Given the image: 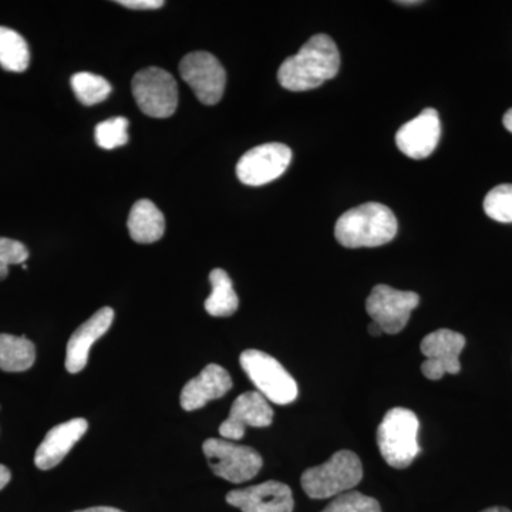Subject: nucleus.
I'll use <instances>...</instances> for the list:
<instances>
[{
    "label": "nucleus",
    "mask_w": 512,
    "mask_h": 512,
    "mask_svg": "<svg viewBox=\"0 0 512 512\" xmlns=\"http://www.w3.org/2000/svg\"><path fill=\"white\" fill-rule=\"evenodd\" d=\"M340 69L338 46L328 35H315L278 70V82L291 92H308L336 77Z\"/></svg>",
    "instance_id": "obj_1"
},
{
    "label": "nucleus",
    "mask_w": 512,
    "mask_h": 512,
    "mask_svg": "<svg viewBox=\"0 0 512 512\" xmlns=\"http://www.w3.org/2000/svg\"><path fill=\"white\" fill-rule=\"evenodd\" d=\"M397 228L396 215L390 208L379 202H366L339 218L335 237L345 248H376L392 242Z\"/></svg>",
    "instance_id": "obj_2"
},
{
    "label": "nucleus",
    "mask_w": 512,
    "mask_h": 512,
    "mask_svg": "<svg viewBox=\"0 0 512 512\" xmlns=\"http://www.w3.org/2000/svg\"><path fill=\"white\" fill-rule=\"evenodd\" d=\"M420 421L416 413L396 407L386 413L377 429V446L389 466L407 468L419 456Z\"/></svg>",
    "instance_id": "obj_3"
},
{
    "label": "nucleus",
    "mask_w": 512,
    "mask_h": 512,
    "mask_svg": "<svg viewBox=\"0 0 512 512\" xmlns=\"http://www.w3.org/2000/svg\"><path fill=\"white\" fill-rule=\"evenodd\" d=\"M362 478V461L357 454L350 450H340L322 466L306 470L302 474L301 484L308 497L325 500L352 491Z\"/></svg>",
    "instance_id": "obj_4"
},
{
    "label": "nucleus",
    "mask_w": 512,
    "mask_h": 512,
    "mask_svg": "<svg viewBox=\"0 0 512 512\" xmlns=\"http://www.w3.org/2000/svg\"><path fill=\"white\" fill-rule=\"evenodd\" d=\"M239 363L268 402L286 406L298 399V383L275 357L248 349L239 357Z\"/></svg>",
    "instance_id": "obj_5"
},
{
    "label": "nucleus",
    "mask_w": 512,
    "mask_h": 512,
    "mask_svg": "<svg viewBox=\"0 0 512 512\" xmlns=\"http://www.w3.org/2000/svg\"><path fill=\"white\" fill-rule=\"evenodd\" d=\"M212 473L229 483H247L264 466L261 454L252 447L241 446L225 439H208L202 444Z\"/></svg>",
    "instance_id": "obj_6"
},
{
    "label": "nucleus",
    "mask_w": 512,
    "mask_h": 512,
    "mask_svg": "<svg viewBox=\"0 0 512 512\" xmlns=\"http://www.w3.org/2000/svg\"><path fill=\"white\" fill-rule=\"evenodd\" d=\"M133 96L140 110L153 119H168L178 107V86L170 73L147 67L133 77Z\"/></svg>",
    "instance_id": "obj_7"
},
{
    "label": "nucleus",
    "mask_w": 512,
    "mask_h": 512,
    "mask_svg": "<svg viewBox=\"0 0 512 512\" xmlns=\"http://www.w3.org/2000/svg\"><path fill=\"white\" fill-rule=\"evenodd\" d=\"M420 296L410 291H397L389 285H376L366 301V311L387 335H397L406 328Z\"/></svg>",
    "instance_id": "obj_8"
},
{
    "label": "nucleus",
    "mask_w": 512,
    "mask_h": 512,
    "mask_svg": "<svg viewBox=\"0 0 512 512\" xmlns=\"http://www.w3.org/2000/svg\"><path fill=\"white\" fill-rule=\"evenodd\" d=\"M181 77L205 106L220 103L227 86V72L214 55L192 52L180 63Z\"/></svg>",
    "instance_id": "obj_9"
},
{
    "label": "nucleus",
    "mask_w": 512,
    "mask_h": 512,
    "mask_svg": "<svg viewBox=\"0 0 512 512\" xmlns=\"http://www.w3.org/2000/svg\"><path fill=\"white\" fill-rule=\"evenodd\" d=\"M292 150L282 143H266L247 151L237 164L242 184L261 187L278 180L288 170Z\"/></svg>",
    "instance_id": "obj_10"
},
{
    "label": "nucleus",
    "mask_w": 512,
    "mask_h": 512,
    "mask_svg": "<svg viewBox=\"0 0 512 512\" xmlns=\"http://www.w3.org/2000/svg\"><path fill=\"white\" fill-rule=\"evenodd\" d=\"M466 348V338L450 329H439L430 333L421 342L420 350L426 356L421 372L430 380H440L450 373L458 375L461 370L460 355Z\"/></svg>",
    "instance_id": "obj_11"
},
{
    "label": "nucleus",
    "mask_w": 512,
    "mask_h": 512,
    "mask_svg": "<svg viewBox=\"0 0 512 512\" xmlns=\"http://www.w3.org/2000/svg\"><path fill=\"white\" fill-rule=\"evenodd\" d=\"M274 421L271 404L259 392H247L237 397L232 404L228 419L220 426V434L225 440H241L247 427L264 429Z\"/></svg>",
    "instance_id": "obj_12"
},
{
    "label": "nucleus",
    "mask_w": 512,
    "mask_h": 512,
    "mask_svg": "<svg viewBox=\"0 0 512 512\" xmlns=\"http://www.w3.org/2000/svg\"><path fill=\"white\" fill-rule=\"evenodd\" d=\"M440 136L439 113L434 109H426L399 128L396 134V144L404 156L413 158V160H423L436 150Z\"/></svg>",
    "instance_id": "obj_13"
},
{
    "label": "nucleus",
    "mask_w": 512,
    "mask_h": 512,
    "mask_svg": "<svg viewBox=\"0 0 512 512\" xmlns=\"http://www.w3.org/2000/svg\"><path fill=\"white\" fill-rule=\"evenodd\" d=\"M225 500L242 512H292L295 508L291 488L279 481L231 491Z\"/></svg>",
    "instance_id": "obj_14"
},
{
    "label": "nucleus",
    "mask_w": 512,
    "mask_h": 512,
    "mask_svg": "<svg viewBox=\"0 0 512 512\" xmlns=\"http://www.w3.org/2000/svg\"><path fill=\"white\" fill-rule=\"evenodd\" d=\"M114 311L106 306L94 313L92 318L86 320L73 333L66 348V369L67 372L76 375L82 372L89 362L90 349L94 343L103 338L111 325H113Z\"/></svg>",
    "instance_id": "obj_15"
},
{
    "label": "nucleus",
    "mask_w": 512,
    "mask_h": 512,
    "mask_svg": "<svg viewBox=\"0 0 512 512\" xmlns=\"http://www.w3.org/2000/svg\"><path fill=\"white\" fill-rule=\"evenodd\" d=\"M232 389V379L227 370L211 363L200 375L185 384L180 403L185 412H194L207 406L211 400L221 399Z\"/></svg>",
    "instance_id": "obj_16"
},
{
    "label": "nucleus",
    "mask_w": 512,
    "mask_h": 512,
    "mask_svg": "<svg viewBox=\"0 0 512 512\" xmlns=\"http://www.w3.org/2000/svg\"><path fill=\"white\" fill-rule=\"evenodd\" d=\"M87 429H89V423L84 419H73L53 427L46 434L42 444L37 447L35 454L36 467L39 470L46 471L59 466L63 458L86 434Z\"/></svg>",
    "instance_id": "obj_17"
},
{
    "label": "nucleus",
    "mask_w": 512,
    "mask_h": 512,
    "mask_svg": "<svg viewBox=\"0 0 512 512\" xmlns=\"http://www.w3.org/2000/svg\"><path fill=\"white\" fill-rule=\"evenodd\" d=\"M127 227L130 237L137 244H154L163 238L165 218L154 202L140 200L131 208Z\"/></svg>",
    "instance_id": "obj_18"
},
{
    "label": "nucleus",
    "mask_w": 512,
    "mask_h": 512,
    "mask_svg": "<svg viewBox=\"0 0 512 512\" xmlns=\"http://www.w3.org/2000/svg\"><path fill=\"white\" fill-rule=\"evenodd\" d=\"M36 348L25 336L0 335V370L26 372L35 365Z\"/></svg>",
    "instance_id": "obj_19"
},
{
    "label": "nucleus",
    "mask_w": 512,
    "mask_h": 512,
    "mask_svg": "<svg viewBox=\"0 0 512 512\" xmlns=\"http://www.w3.org/2000/svg\"><path fill=\"white\" fill-rule=\"evenodd\" d=\"M211 295L205 301V311L214 318H228L239 308V299L231 278L224 269H214L210 274Z\"/></svg>",
    "instance_id": "obj_20"
},
{
    "label": "nucleus",
    "mask_w": 512,
    "mask_h": 512,
    "mask_svg": "<svg viewBox=\"0 0 512 512\" xmlns=\"http://www.w3.org/2000/svg\"><path fill=\"white\" fill-rule=\"evenodd\" d=\"M30 64V49L25 37L0 26V66L6 72L23 73Z\"/></svg>",
    "instance_id": "obj_21"
},
{
    "label": "nucleus",
    "mask_w": 512,
    "mask_h": 512,
    "mask_svg": "<svg viewBox=\"0 0 512 512\" xmlns=\"http://www.w3.org/2000/svg\"><path fill=\"white\" fill-rule=\"evenodd\" d=\"M76 99L83 106L92 107L101 103L113 92V87L104 77L93 73H76L70 79Z\"/></svg>",
    "instance_id": "obj_22"
},
{
    "label": "nucleus",
    "mask_w": 512,
    "mask_h": 512,
    "mask_svg": "<svg viewBox=\"0 0 512 512\" xmlns=\"http://www.w3.org/2000/svg\"><path fill=\"white\" fill-rule=\"evenodd\" d=\"M484 211L491 220L511 224L512 184H501L488 192L484 200Z\"/></svg>",
    "instance_id": "obj_23"
},
{
    "label": "nucleus",
    "mask_w": 512,
    "mask_h": 512,
    "mask_svg": "<svg viewBox=\"0 0 512 512\" xmlns=\"http://www.w3.org/2000/svg\"><path fill=\"white\" fill-rule=\"evenodd\" d=\"M128 120L124 117H113L100 123L94 131V138L99 147L104 150H114L127 144Z\"/></svg>",
    "instance_id": "obj_24"
},
{
    "label": "nucleus",
    "mask_w": 512,
    "mask_h": 512,
    "mask_svg": "<svg viewBox=\"0 0 512 512\" xmlns=\"http://www.w3.org/2000/svg\"><path fill=\"white\" fill-rule=\"evenodd\" d=\"M322 512H382L379 501L357 491L338 495Z\"/></svg>",
    "instance_id": "obj_25"
},
{
    "label": "nucleus",
    "mask_w": 512,
    "mask_h": 512,
    "mask_svg": "<svg viewBox=\"0 0 512 512\" xmlns=\"http://www.w3.org/2000/svg\"><path fill=\"white\" fill-rule=\"evenodd\" d=\"M28 259V248L22 242L0 238V281L8 278L10 265H23Z\"/></svg>",
    "instance_id": "obj_26"
},
{
    "label": "nucleus",
    "mask_w": 512,
    "mask_h": 512,
    "mask_svg": "<svg viewBox=\"0 0 512 512\" xmlns=\"http://www.w3.org/2000/svg\"><path fill=\"white\" fill-rule=\"evenodd\" d=\"M119 5L127 9L154 10L163 8V0H120Z\"/></svg>",
    "instance_id": "obj_27"
},
{
    "label": "nucleus",
    "mask_w": 512,
    "mask_h": 512,
    "mask_svg": "<svg viewBox=\"0 0 512 512\" xmlns=\"http://www.w3.org/2000/svg\"><path fill=\"white\" fill-rule=\"evenodd\" d=\"M10 480H12V474H10L9 468L0 464V491L10 483Z\"/></svg>",
    "instance_id": "obj_28"
},
{
    "label": "nucleus",
    "mask_w": 512,
    "mask_h": 512,
    "mask_svg": "<svg viewBox=\"0 0 512 512\" xmlns=\"http://www.w3.org/2000/svg\"><path fill=\"white\" fill-rule=\"evenodd\" d=\"M74 512H124L119 510V508L113 507H93L86 508V510L74 511Z\"/></svg>",
    "instance_id": "obj_29"
},
{
    "label": "nucleus",
    "mask_w": 512,
    "mask_h": 512,
    "mask_svg": "<svg viewBox=\"0 0 512 512\" xmlns=\"http://www.w3.org/2000/svg\"><path fill=\"white\" fill-rule=\"evenodd\" d=\"M503 124L504 127L512 134V109L508 110L507 113L504 114Z\"/></svg>",
    "instance_id": "obj_30"
},
{
    "label": "nucleus",
    "mask_w": 512,
    "mask_h": 512,
    "mask_svg": "<svg viewBox=\"0 0 512 512\" xmlns=\"http://www.w3.org/2000/svg\"><path fill=\"white\" fill-rule=\"evenodd\" d=\"M369 333H370V335L373 336V338H377V336L382 335L383 330H382V328H380L379 325H377V323L372 322L369 325Z\"/></svg>",
    "instance_id": "obj_31"
},
{
    "label": "nucleus",
    "mask_w": 512,
    "mask_h": 512,
    "mask_svg": "<svg viewBox=\"0 0 512 512\" xmlns=\"http://www.w3.org/2000/svg\"><path fill=\"white\" fill-rule=\"evenodd\" d=\"M481 512H511V511L508 510V508H504V507H493V508H487V510H484Z\"/></svg>",
    "instance_id": "obj_32"
},
{
    "label": "nucleus",
    "mask_w": 512,
    "mask_h": 512,
    "mask_svg": "<svg viewBox=\"0 0 512 512\" xmlns=\"http://www.w3.org/2000/svg\"><path fill=\"white\" fill-rule=\"evenodd\" d=\"M399 5H419V0H407V2H397Z\"/></svg>",
    "instance_id": "obj_33"
}]
</instances>
